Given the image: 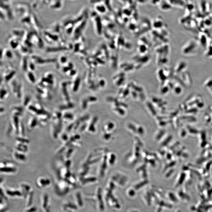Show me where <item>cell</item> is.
Listing matches in <instances>:
<instances>
[{
  "label": "cell",
  "instance_id": "1",
  "mask_svg": "<svg viewBox=\"0 0 212 212\" xmlns=\"http://www.w3.org/2000/svg\"><path fill=\"white\" fill-rule=\"evenodd\" d=\"M95 9L97 12L101 13H105L107 11L108 8L105 4L100 3H97V5L95 6Z\"/></svg>",
  "mask_w": 212,
  "mask_h": 212
}]
</instances>
